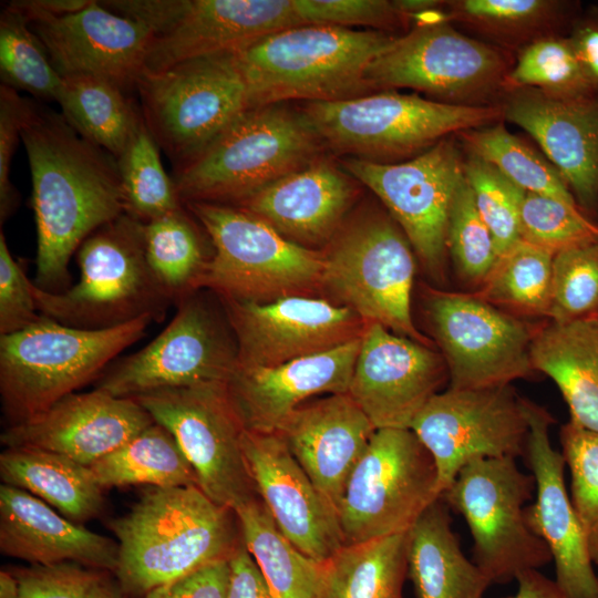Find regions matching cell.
Here are the masks:
<instances>
[{
    "label": "cell",
    "instance_id": "54",
    "mask_svg": "<svg viewBox=\"0 0 598 598\" xmlns=\"http://www.w3.org/2000/svg\"><path fill=\"white\" fill-rule=\"evenodd\" d=\"M228 579V559L218 560L157 587L143 598H226Z\"/></svg>",
    "mask_w": 598,
    "mask_h": 598
},
{
    "label": "cell",
    "instance_id": "21",
    "mask_svg": "<svg viewBox=\"0 0 598 598\" xmlns=\"http://www.w3.org/2000/svg\"><path fill=\"white\" fill-rule=\"evenodd\" d=\"M448 378L441 352L367 324L348 393L374 427L410 429Z\"/></svg>",
    "mask_w": 598,
    "mask_h": 598
},
{
    "label": "cell",
    "instance_id": "40",
    "mask_svg": "<svg viewBox=\"0 0 598 598\" xmlns=\"http://www.w3.org/2000/svg\"><path fill=\"white\" fill-rule=\"evenodd\" d=\"M159 150L142 118L116 159L126 214L144 224L184 207L173 177L163 167Z\"/></svg>",
    "mask_w": 598,
    "mask_h": 598
},
{
    "label": "cell",
    "instance_id": "10",
    "mask_svg": "<svg viewBox=\"0 0 598 598\" xmlns=\"http://www.w3.org/2000/svg\"><path fill=\"white\" fill-rule=\"evenodd\" d=\"M135 90L145 124L173 165L199 152L251 107L237 51L142 72Z\"/></svg>",
    "mask_w": 598,
    "mask_h": 598
},
{
    "label": "cell",
    "instance_id": "58",
    "mask_svg": "<svg viewBox=\"0 0 598 598\" xmlns=\"http://www.w3.org/2000/svg\"><path fill=\"white\" fill-rule=\"evenodd\" d=\"M516 581L518 584L516 594L505 598H571L555 580L547 578L537 569L522 573Z\"/></svg>",
    "mask_w": 598,
    "mask_h": 598
},
{
    "label": "cell",
    "instance_id": "18",
    "mask_svg": "<svg viewBox=\"0 0 598 598\" xmlns=\"http://www.w3.org/2000/svg\"><path fill=\"white\" fill-rule=\"evenodd\" d=\"M410 430L435 462L441 496L475 460L525 455L528 434L520 396L511 384L439 392Z\"/></svg>",
    "mask_w": 598,
    "mask_h": 598
},
{
    "label": "cell",
    "instance_id": "46",
    "mask_svg": "<svg viewBox=\"0 0 598 598\" xmlns=\"http://www.w3.org/2000/svg\"><path fill=\"white\" fill-rule=\"evenodd\" d=\"M446 247L461 279L478 287L498 259L493 237L476 208L465 175L451 206Z\"/></svg>",
    "mask_w": 598,
    "mask_h": 598
},
{
    "label": "cell",
    "instance_id": "47",
    "mask_svg": "<svg viewBox=\"0 0 598 598\" xmlns=\"http://www.w3.org/2000/svg\"><path fill=\"white\" fill-rule=\"evenodd\" d=\"M520 239L556 254L598 241V223L580 207L526 192L520 208Z\"/></svg>",
    "mask_w": 598,
    "mask_h": 598
},
{
    "label": "cell",
    "instance_id": "6",
    "mask_svg": "<svg viewBox=\"0 0 598 598\" xmlns=\"http://www.w3.org/2000/svg\"><path fill=\"white\" fill-rule=\"evenodd\" d=\"M213 252L196 283L220 299L270 302L322 290L323 251L299 246L262 219L233 205L184 204Z\"/></svg>",
    "mask_w": 598,
    "mask_h": 598
},
{
    "label": "cell",
    "instance_id": "5",
    "mask_svg": "<svg viewBox=\"0 0 598 598\" xmlns=\"http://www.w3.org/2000/svg\"><path fill=\"white\" fill-rule=\"evenodd\" d=\"M152 317L106 329H82L41 315L0 336V393L10 425L25 421L87 384L142 339Z\"/></svg>",
    "mask_w": 598,
    "mask_h": 598
},
{
    "label": "cell",
    "instance_id": "59",
    "mask_svg": "<svg viewBox=\"0 0 598 598\" xmlns=\"http://www.w3.org/2000/svg\"><path fill=\"white\" fill-rule=\"evenodd\" d=\"M0 598H21L18 580L9 569L0 573Z\"/></svg>",
    "mask_w": 598,
    "mask_h": 598
},
{
    "label": "cell",
    "instance_id": "31",
    "mask_svg": "<svg viewBox=\"0 0 598 598\" xmlns=\"http://www.w3.org/2000/svg\"><path fill=\"white\" fill-rule=\"evenodd\" d=\"M530 361L556 383L570 421L598 432V317L550 320L532 340Z\"/></svg>",
    "mask_w": 598,
    "mask_h": 598
},
{
    "label": "cell",
    "instance_id": "44",
    "mask_svg": "<svg viewBox=\"0 0 598 598\" xmlns=\"http://www.w3.org/2000/svg\"><path fill=\"white\" fill-rule=\"evenodd\" d=\"M464 175L499 257L520 240V208L526 190L473 154L464 159Z\"/></svg>",
    "mask_w": 598,
    "mask_h": 598
},
{
    "label": "cell",
    "instance_id": "22",
    "mask_svg": "<svg viewBox=\"0 0 598 598\" xmlns=\"http://www.w3.org/2000/svg\"><path fill=\"white\" fill-rule=\"evenodd\" d=\"M520 402L528 425L525 456L536 492L535 502L525 508L527 525L548 546L558 587L571 598H598L587 538L565 486V458L549 437L554 420L536 403L522 396Z\"/></svg>",
    "mask_w": 598,
    "mask_h": 598
},
{
    "label": "cell",
    "instance_id": "25",
    "mask_svg": "<svg viewBox=\"0 0 598 598\" xmlns=\"http://www.w3.org/2000/svg\"><path fill=\"white\" fill-rule=\"evenodd\" d=\"M241 445L257 495L280 532L309 558L326 561L344 545L337 514L283 440L245 430Z\"/></svg>",
    "mask_w": 598,
    "mask_h": 598
},
{
    "label": "cell",
    "instance_id": "13",
    "mask_svg": "<svg viewBox=\"0 0 598 598\" xmlns=\"http://www.w3.org/2000/svg\"><path fill=\"white\" fill-rule=\"evenodd\" d=\"M440 497L435 462L414 432L378 429L337 509L343 544L405 533Z\"/></svg>",
    "mask_w": 598,
    "mask_h": 598
},
{
    "label": "cell",
    "instance_id": "45",
    "mask_svg": "<svg viewBox=\"0 0 598 598\" xmlns=\"http://www.w3.org/2000/svg\"><path fill=\"white\" fill-rule=\"evenodd\" d=\"M598 316V241L561 249L554 255L550 307L554 322Z\"/></svg>",
    "mask_w": 598,
    "mask_h": 598
},
{
    "label": "cell",
    "instance_id": "34",
    "mask_svg": "<svg viewBox=\"0 0 598 598\" xmlns=\"http://www.w3.org/2000/svg\"><path fill=\"white\" fill-rule=\"evenodd\" d=\"M408 532L343 545L321 563L317 598H403Z\"/></svg>",
    "mask_w": 598,
    "mask_h": 598
},
{
    "label": "cell",
    "instance_id": "36",
    "mask_svg": "<svg viewBox=\"0 0 598 598\" xmlns=\"http://www.w3.org/2000/svg\"><path fill=\"white\" fill-rule=\"evenodd\" d=\"M243 542L274 598H317L321 563L301 553L278 528L259 497L234 509Z\"/></svg>",
    "mask_w": 598,
    "mask_h": 598
},
{
    "label": "cell",
    "instance_id": "27",
    "mask_svg": "<svg viewBox=\"0 0 598 598\" xmlns=\"http://www.w3.org/2000/svg\"><path fill=\"white\" fill-rule=\"evenodd\" d=\"M360 346L361 338L275 367L237 363L226 384L245 430L275 433L308 398L348 393Z\"/></svg>",
    "mask_w": 598,
    "mask_h": 598
},
{
    "label": "cell",
    "instance_id": "51",
    "mask_svg": "<svg viewBox=\"0 0 598 598\" xmlns=\"http://www.w3.org/2000/svg\"><path fill=\"white\" fill-rule=\"evenodd\" d=\"M293 4L305 25H368L382 29L408 21L393 1L386 0H293Z\"/></svg>",
    "mask_w": 598,
    "mask_h": 598
},
{
    "label": "cell",
    "instance_id": "11",
    "mask_svg": "<svg viewBox=\"0 0 598 598\" xmlns=\"http://www.w3.org/2000/svg\"><path fill=\"white\" fill-rule=\"evenodd\" d=\"M534 491V476L522 472L514 457H489L466 464L442 495L464 517L473 537V561L491 584H507L553 560L525 518Z\"/></svg>",
    "mask_w": 598,
    "mask_h": 598
},
{
    "label": "cell",
    "instance_id": "42",
    "mask_svg": "<svg viewBox=\"0 0 598 598\" xmlns=\"http://www.w3.org/2000/svg\"><path fill=\"white\" fill-rule=\"evenodd\" d=\"M0 75L1 84L55 102L62 86L29 19L8 2L0 14Z\"/></svg>",
    "mask_w": 598,
    "mask_h": 598
},
{
    "label": "cell",
    "instance_id": "2",
    "mask_svg": "<svg viewBox=\"0 0 598 598\" xmlns=\"http://www.w3.org/2000/svg\"><path fill=\"white\" fill-rule=\"evenodd\" d=\"M110 528L118 545L113 574L135 598L229 559L243 543L236 513L198 486L152 487Z\"/></svg>",
    "mask_w": 598,
    "mask_h": 598
},
{
    "label": "cell",
    "instance_id": "4",
    "mask_svg": "<svg viewBox=\"0 0 598 598\" xmlns=\"http://www.w3.org/2000/svg\"><path fill=\"white\" fill-rule=\"evenodd\" d=\"M321 141L305 115L279 104L250 107L199 152L174 165L182 202L237 206L318 159Z\"/></svg>",
    "mask_w": 598,
    "mask_h": 598
},
{
    "label": "cell",
    "instance_id": "35",
    "mask_svg": "<svg viewBox=\"0 0 598 598\" xmlns=\"http://www.w3.org/2000/svg\"><path fill=\"white\" fill-rule=\"evenodd\" d=\"M56 102L64 120L81 136L116 159L143 118L140 105L125 91L96 76L62 78Z\"/></svg>",
    "mask_w": 598,
    "mask_h": 598
},
{
    "label": "cell",
    "instance_id": "57",
    "mask_svg": "<svg viewBox=\"0 0 598 598\" xmlns=\"http://www.w3.org/2000/svg\"><path fill=\"white\" fill-rule=\"evenodd\" d=\"M91 0H14L8 3L24 14L30 23L43 18L60 17L78 11Z\"/></svg>",
    "mask_w": 598,
    "mask_h": 598
},
{
    "label": "cell",
    "instance_id": "17",
    "mask_svg": "<svg viewBox=\"0 0 598 598\" xmlns=\"http://www.w3.org/2000/svg\"><path fill=\"white\" fill-rule=\"evenodd\" d=\"M511 71L505 54L448 22L415 25L378 56L367 72L371 89L409 87L445 103L485 105Z\"/></svg>",
    "mask_w": 598,
    "mask_h": 598
},
{
    "label": "cell",
    "instance_id": "23",
    "mask_svg": "<svg viewBox=\"0 0 598 598\" xmlns=\"http://www.w3.org/2000/svg\"><path fill=\"white\" fill-rule=\"evenodd\" d=\"M64 76L104 79L126 93L144 71L151 33L141 22L91 0L84 8L30 23Z\"/></svg>",
    "mask_w": 598,
    "mask_h": 598
},
{
    "label": "cell",
    "instance_id": "29",
    "mask_svg": "<svg viewBox=\"0 0 598 598\" xmlns=\"http://www.w3.org/2000/svg\"><path fill=\"white\" fill-rule=\"evenodd\" d=\"M351 178L318 158L251 195L238 207L262 219L288 240L306 247L328 245L342 227L354 197Z\"/></svg>",
    "mask_w": 598,
    "mask_h": 598
},
{
    "label": "cell",
    "instance_id": "12",
    "mask_svg": "<svg viewBox=\"0 0 598 598\" xmlns=\"http://www.w3.org/2000/svg\"><path fill=\"white\" fill-rule=\"evenodd\" d=\"M144 24L151 40L143 72L241 50L275 32L305 25L293 0H105Z\"/></svg>",
    "mask_w": 598,
    "mask_h": 598
},
{
    "label": "cell",
    "instance_id": "3",
    "mask_svg": "<svg viewBox=\"0 0 598 598\" xmlns=\"http://www.w3.org/2000/svg\"><path fill=\"white\" fill-rule=\"evenodd\" d=\"M399 37L383 31L307 24L269 34L237 54L250 106L287 100L338 101L370 90L367 72Z\"/></svg>",
    "mask_w": 598,
    "mask_h": 598
},
{
    "label": "cell",
    "instance_id": "28",
    "mask_svg": "<svg viewBox=\"0 0 598 598\" xmlns=\"http://www.w3.org/2000/svg\"><path fill=\"white\" fill-rule=\"evenodd\" d=\"M375 430L349 393H338L301 404L275 433L337 514L348 480Z\"/></svg>",
    "mask_w": 598,
    "mask_h": 598
},
{
    "label": "cell",
    "instance_id": "14",
    "mask_svg": "<svg viewBox=\"0 0 598 598\" xmlns=\"http://www.w3.org/2000/svg\"><path fill=\"white\" fill-rule=\"evenodd\" d=\"M172 433L198 487L233 511L258 497L243 452V422L225 381L203 382L134 398Z\"/></svg>",
    "mask_w": 598,
    "mask_h": 598
},
{
    "label": "cell",
    "instance_id": "39",
    "mask_svg": "<svg viewBox=\"0 0 598 598\" xmlns=\"http://www.w3.org/2000/svg\"><path fill=\"white\" fill-rule=\"evenodd\" d=\"M554 255L520 239L498 257L474 295L495 307L527 316L548 317Z\"/></svg>",
    "mask_w": 598,
    "mask_h": 598
},
{
    "label": "cell",
    "instance_id": "33",
    "mask_svg": "<svg viewBox=\"0 0 598 598\" xmlns=\"http://www.w3.org/2000/svg\"><path fill=\"white\" fill-rule=\"evenodd\" d=\"M4 484L22 488L82 524L104 507L103 488L89 466L70 457L33 447H6L0 454Z\"/></svg>",
    "mask_w": 598,
    "mask_h": 598
},
{
    "label": "cell",
    "instance_id": "15",
    "mask_svg": "<svg viewBox=\"0 0 598 598\" xmlns=\"http://www.w3.org/2000/svg\"><path fill=\"white\" fill-rule=\"evenodd\" d=\"M425 309L450 388L505 385L533 373L530 343L537 329L528 322L474 293L429 290Z\"/></svg>",
    "mask_w": 598,
    "mask_h": 598
},
{
    "label": "cell",
    "instance_id": "26",
    "mask_svg": "<svg viewBox=\"0 0 598 598\" xmlns=\"http://www.w3.org/2000/svg\"><path fill=\"white\" fill-rule=\"evenodd\" d=\"M503 115L539 144L578 206L598 204V91L558 97L535 89L509 92Z\"/></svg>",
    "mask_w": 598,
    "mask_h": 598
},
{
    "label": "cell",
    "instance_id": "56",
    "mask_svg": "<svg viewBox=\"0 0 598 598\" xmlns=\"http://www.w3.org/2000/svg\"><path fill=\"white\" fill-rule=\"evenodd\" d=\"M569 40L590 82L598 90V20L579 23Z\"/></svg>",
    "mask_w": 598,
    "mask_h": 598
},
{
    "label": "cell",
    "instance_id": "43",
    "mask_svg": "<svg viewBox=\"0 0 598 598\" xmlns=\"http://www.w3.org/2000/svg\"><path fill=\"white\" fill-rule=\"evenodd\" d=\"M503 89H535L558 97H579L597 92L569 38L545 37L525 47L507 73Z\"/></svg>",
    "mask_w": 598,
    "mask_h": 598
},
{
    "label": "cell",
    "instance_id": "41",
    "mask_svg": "<svg viewBox=\"0 0 598 598\" xmlns=\"http://www.w3.org/2000/svg\"><path fill=\"white\" fill-rule=\"evenodd\" d=\"M460 136L470 154L495 166L524 190L579 207L558 171L522 140L509 133L503 124L494 123L464 131Z\"/></svg>",
    "mask_w": 598,
    "mask_h": 598
},
{
    "label": "cell",
    "instance_id": "19",
    "mask_svg": "<svg viewBox=\"0 0 598 598\" xmlns=\"http://www.w3.org/2000/svg\"><path fill=\"white\" fill-rule=\"evenodd\" d=\"M237 344L221 320L194 293L177 305L167 327L137 352L105 370L96 388L117 398L203 382H227Z\"/></svg>",
    "mask_w": 598,
    "mask_h": 598
},
{
    "label": "cell",
    "instance_id": "38",
    "mask_svg": "<svg viewBox=\"0 0 598 598\" xmlns=\"http://www.w3.org/2000/svg\"><path fill=\"white\" fill-rule=\"evenodd\" d=\"M195 217L182 207L144 224L148 266L173 303L196 291V283L212 256Z\"/></svg>",
    "mask_w": 598,
    "mask_h": 598
},
{
    "label": "cell",
    "instance_id": "49",
    "mask_svg": "<svg viewBox=\"0 0 598 598\" xmlns=\"http://www.w3.org/2000/svg\"><path fill=\"white\" fill-rule=\"evenodd\" d=\"M21 598H126L111 571L76 563L9 568Z\"/></svg>",
    "mask_w": 598,
    "mask_h": 598
},
{
    "label": "cell",
    "instance_id": "60",
    "mask_svg": "<svg viewBox=\"0 0 598 598\" xmlns=\"http://www.w3.org/2000/svg\"><path fill=\"white\" fill-rule=\"evenodd\" d=\"M598 317V316H597Z\"/></svg>",
    "mask_w": 598,
    "mask_h": 598
},
{
    "label": "cell",
    "instance_id": "24",
    "mask_svg": "<svg viewBox=\"0 0 598 598\" xmlns=\"http://www.w3.org/2000/svg\"><path fill=\"white\" fill-rule=\"evenodd\" d=\"M154 422L134 398L95 389L68 394L43 412L9 425L0 440L6 447L50 451L90 466Z\"/></svg>",
    "mask_w": 598,
    "mask_h": 598
},
{
    "label": "cell",
    "instance_id": "55",
    "mask_svg": "<svg viewBox=\"0 0 598 598\" xmlns=\"http://www.w3.org/2000/svg\"><path fill=\"white\" fill-rule=\"evenodd\" d=\"M229 579L226 598H274L257 563L244 542L228 559Z\"/></svg>",
    "mask_w": 598,
    "mask_h": 598
},
{
    "label": "cell",
    "instance_id": "16",
    "mask_svg": "<svg viewBox=\"0 0 598 598\" xmlns=\"http://www.w3.org/2000/svg\"><path fill=\"white\" fill-rule=\"evenodd\" d=\"M344 166L380 198L427 274L443 281L448 215L464 178V159L454 141L445 137L402 163L353 157Z\"/></svg>",
    "mask_w": 598,
    "mask_h": 598
},
{
    "label": "cell",
    "instance_id": "53",
    "mask_svg": "<svg viewBox=\"0 0 598 598\" xmlns=\"http://www.w3.org/2000/svg\"><path fill=\"white\" fill-rule=\"evenodd\" d=\"M31 101L18 90L0 85V221L10 217L19 205V194L10 181V165L14 150L21 138Z\"/></svg>",
    "mask_w": 598,
    "mask_h": 598
},
{
    "label": "cell",
    "instance_id": "50",
    "mask_svg": "<svg viewBox=\"0 0 598 598\" xmlns=\"http://www.w3.org/2000/svg\"><path fill=\"white\" fill-rule=\"evenodd\" d=\"M446 3L451 19L496 34L533 30L550 19L559 6L546 0H461Z\"/></svg>",
    "mask_w": 598,
    "mask_h": 598
},
{
    "label": "cell",
    "instance_id": "37",
    "mask_svg": "<svg viewBox=\"0 0 598 598\" xmlns=\"http://www.w3.org/2000/svg\"><path fill=\"white\" fill-rule=\"evenodd\" d=\"M89 467L103 489L138 484L198 486L196 472L175 437L156 422Z\"/></svg>",
    "mask_w": 598,
    "mask_h": 598
},
{
    "label": "cell",
    "instance_id": "1",
    "mask_svg": "<svg viewBox=\"0 0 598 598\" xmlns=\"http://www.w3.org/2000/svg\"><path fill=\"white\" fill-rule=\"evenodd\" d=\"M37 225L33 283L69 289V264L97 228L126 213L116 158L81 136L62 116L31 102L21 130Z\"/></svg>",
    "mask_w": 598,
    "mask_h": 598
},
{
    "label": "cell",
    "instance_id": "8",
    "mask_svg": "<svg viewBox=\"0 0 598 598\" xmlns=\"http://www.w3.org/2000/svg\"><path fill=\"white\" fill-rule=\"evenodd\" d=\"M302 114L320 141L333 150L357 155L355 158L386 163L419 155L453 133L494 124L503 110L385 91L308 102Z\"/></svg>",
    "mask_w": 598,
    "mask_h": 598
},
{
    "label": "cell",
    "instance_id": "7",
    "mask_svg": "<svg viewBox=\"0 0 598 598\" xmlns=\"http://www.w3.org/2000/svg\"><path fill=\"white\" fill-rule=\"evenodd\" d=\"M80 279L62 292L33 281L38 311L60 323L106 329L150 316L165 317L173 303L154 277L145 254L144 223L123 214L93 231L76 250Z\"/></svg>",
    "mask_w": 598,
    "mask_h": 598
},
{
    "label": "cell",
    "instance_id": "20",
    "mask_svg": "<svg viewBox=\"0 0 598 598\" xmlns=\"http://www.w3.org/2000/svg\"><path fill=\"white\" fill-rule=\"evenodd\" d=\"M220 300L240 365L275 367L323 353L361 338L367 327L351 309L316 296L264 303Z\"/></svg>",
    "mask_w": 598,
    "mask_h": 598
},
{
    "label": "cell",
    "instance_id": "52",
    "mask_svg": "<svg viewBox=\"0 0 598 598\" xmlns=\"http://www.w3.org/2000/svg\"><path fill=\"white\" fill-rule=\"evenodd\" d=\"M32 281L11 255L0 231V336L20 331L41 318L32 291Z\"/></svg>",
    "mask_w": 598,
    "mask_h": 598
},
{
    "label": "cell",
    "instance_id": "32",
    "mask_svg": "<svg viewBox=\"0 0 598 598\" xmlns=\"http://www.w3.org/2000/svg\"><path fill=\"white\" fill-rule=\"evenodd\" d=\"M441 496L409 529L408 576L416 598H483L489 579L464 555Z\"/></svg>",
    "mask_w": 598,
    "mask_h": 598
},
{
    "label": "cell",
    "instance_id": "48",
    "mask_svg": "<svg viewBox=\"0 0 598 598\" xmlns=\"http://www.w3.org/2000/svg\"><path fill=\"white\" fill-rule=\"evenodd\" d=\"M560 443L571 475L570 499L598 565V432L569 421L560 429Z\"/></svg>",
    "mask_w": 598,
    "mask_h": 598
},
{
    "label": "cell",
    "instance_id": "30",
    "mask_svg": "<svg viewBox=\"0 0 598 598\" xmlns=\"http://www.w3.org/2000/svg\"><path fill=\"white\" fill-rule=\"evenodd\" d=\"M0 550L31 565L76 563L114 573L118 545L56 513L31 493L0 487Z\"/></svg>",
    "mask_w": 598,
    "mask_h": 598
},
{
    "label": "cell",
    "instance_id": "9",
    "mask_svg": "<svg viewBox=\"0 0 598 598\" xmlns=\"http://www.w3.org/2000/svg\"><path fill=\"white\" fill-rule=\"evenodd\" d=\"M322 291L367 323L433 348L411 313L413 248L391 216L370 212L341 227L327 245Z\"/></svg>",
    "mask_w": 598,
    "mask_h": 598
}]
</instances>
